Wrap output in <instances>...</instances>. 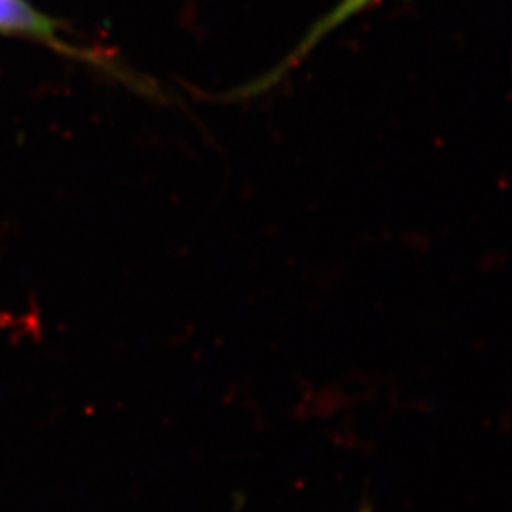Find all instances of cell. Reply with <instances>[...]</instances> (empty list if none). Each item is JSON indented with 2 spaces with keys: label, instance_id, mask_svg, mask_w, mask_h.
<instances>
[{
  "label": "cell",
  "instance_id": "6da1fadb",
  "mask_svg": "<svg viewBox=\"0 0 512 512\" xmlns=\"http://www.w3.org/2000/svg\"><path fill=\"white\" fill-rule=\"evenodd\" d=\"M0 35L27 38L50 46L61 54L92 57L69 44L61 35V23L46 16L29 0H0Z\"/></svg>",
  "mask_w": 512,
  "mask_h": 512
},
{
  "label": "cell",
  "instance_id": "7a4b0ae2",
  "mask_svg": "<svg viewBox=\"0 0 512 512\" xmlns=\"http://www.w3.org/2000/svg\"><path fill=\"white\" fill-rule=\"evenodd\" d=\"M374 2H378V0H342L330 14H327L325 18L315 23V27L306 35L304 42L294 50V54L289 57L287 63H293L296 59L304 57L321 38L325 37V35H329L332 29H336L340 23L348 21L351 16L363 12L366 6L374 4Z\"/></svg>",
  "mask_w": 512,
  "mask_h": 512
}]
</instances>
